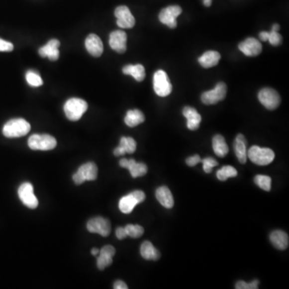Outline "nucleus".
<instances>
[{"label":"nucleus","instance_id":"nucleus-1","mask_svg":"<svg viewBox=\"0 0 289 289\" xmlns=\"http://www.w3.org/2000/svg\"><path fill=\"white\" fill-rule=\"evenodd\" d=\"M31 130V125L23 118L11 119L5 124L2 129L3 135L8 138L23 137Z\"/></svg>","mask_w":289,"mask_h":289},{"label":"nucleus","instance_id":"nucleus-2","mask_svg":"<svg viewBox=\"0 0 289 289\" xmlns=\"http://www.w3.org/2000/svg\"><path fill=\"white\" fill-rule=\"evenodd\" d=\"M87 109V102L81 98H70L69 100H67L64 106V111L66 117L70 121H77L82 118Z\"/></svg>","mask_w":289,"mask_h":289},{"label":"nucleus","instance_id":"nucleus-3","mask_svg":"<svg viewBox=\"0 0 289 289\" xmlns=\"http://www.w3.org/2000/svg\"><path fill=\"white\" fill-rule=\"evenodd\" d=\"M248 157L254 164L267 166L273 163L275 158V153L269 148L254 146L248 150Z\"/></svg>","mask_w":289,"mask_h":289},{"label":"nucleus","instance_id":"nucleus-4","mask_svg":"<svg viewBox=\"0 0 289 289\" xmlns=\"http://www.w3.org/2000/svg\"><path fill=\"white\" fill-rule=\"evenodd\" d=\"M56 144V138L48 134H34L28 139V146L33 150H53Z\"/></svg>","mask_w":289,"mask_h":289},{"label":"nucleus","instance_id":"nucleus-5","mask_svg":"<svg viewBox=\"0 0 289 289\" xmlns=\"http://www.w3.org/2000/svg\"><path fill=\"white\" fill-rule=\"evenodd\" d=\"M146 199V194L142 191H134L132 193L124 196L119 202V209L124 214H129L137 204L141 203Z\"/></svg>","mask_w":289,"mask_h":289},{"label":"nucleus","instance_id":"nucleus-6","mask_svg":"<svg viewBox=\"0 0 289 289\" xmlns=\"http://www.w3.org/2000/svg\"><path fill=\"white\" fill-rule=\"evenodd\" d=\"M154 90L158 96H167L172 92L171 85L168 75L163 70H158L154 75Z\"/></svg>","mask_w":289,"mask_h":289},{"label":"nucleus","instance_id":"nucleus-7","mask_svg":"<svg viewBox=\"0 0 289 289\" xmlns=\"http://www.w3.org/2000/svg\"><path fill=\"white\" fill-rule=\"evenodd\" d=\"M98 169L94 163L82 165L73 176V181L77 185H81L84 182L94 181L97 178Z\"/></svg>","mask_w":289,"mask_h":289},{"label":"nucleus","instance_id":"nucleus-8","mask_svg":"<svg viewBox=\"0 0 289 289\" xmlns=\"http://www.w3.org/2000/svg\"><path fill=\"white\" fill-rule=\"evenodd\" d=\"M259 100L265 108L274 110L279 107L281 98L277 90L272 88H264L259 92Z\"/></svg>","mask_w":289,"mask_h":289},{"label":"nucleus","instance_id":"nucleus-9","mask_svg":"<svg viewBox=\"0 0 289 289\" xmlns=\"http://www.w3.org/2000/svg\"><path fill=\"white\" fill-rule=\"evenodd\" d=\"M227 88L224 82H219L216 86L210 91L202 94L201 100L205 104H214L224 100L227 96Z\"/></svg>","mask_w":289,"mask_h":289},{"label":"nucleus","instance_id":"nucleus-10","mask_svg":"<svg viewBox=\"0 0 289 289\" xmlns=\"http://www.w3.org/2000/svg\"><path fill=\"white\" fill-rule=\"evenodd\" d=\"M183 12L181 6L178 5L169 6L163 8L159 13L158 18L161 23L166 24L170 28H175L177 27V18Z\"/></svg>","mask_w":289,"mask_h":289},{"label":"nucleus","instance_id":"nucleus-11","mask_svg":"<svg viewBox=\"0 0 289 289\" xmlns=\"http://www.w3.org/2000/svg\"><path fill=\"white\" fill-rule=\"evenodd\" d=\"M19 199L30 209H36L39 205L37 198L33 192V186L30 183H24L18 190Z\"/></svg>","mask_w":289,"mask_h":289},{"label":"nucleus","instance_id":"nucleus-12","mask_svg":"<svg viewBox=\"0 0 289 289\" xmlns=\"http://www.w3.org/2000/svg\"><path fill=\"white\" fill-rule=\"evenodd\" d=\"M87 229L91 233L100 234L106 237L111 232L110 222L103 217H96L88 222Z\"/></svg>","mask_w":289,"mask_h":289},{"label":"nucleus","instance_id":"nucleus-13","mask_svg":"<svg viewBox=\"0 0 289 289\" xmlns=\"http://www.w3.org/2000/svg\"><path fill=\"white\" fill-rule=\"evenodd\" d=\"M114 15L117 18V24L121 28H132L135 25V19L126 6H119L115 9Z\"/></svg>","mask_w":289,"mask_h":289},{"label":"nucleus","instance_id":"nucleus-14","mask_svg":"<svg viewBox=\"0 0 289 289\" xmlns=\"http://www.w3.org/2000/svg\"><path fill=\"white\" fill-rule=\"evenodd\" d=\"M127 35L121 30L112 31L109 36V45L117 53H124L127 49Z\"/></svg>","mask_w":289,"mask_h":289},{"label":"nucleus","instance_id":"nucleus-15","mask_svg":"<svg viewBox=\"0 0 289 289\" xmlns=\"http://www.w3.org/2000/svg\"><path fill=\"white\" fill-rule=\"evenodd\" d=\"M239 49L245 56H257L262 52V44L255 38H248L239 44Z\"/></svg>","mask_w":289,"mask_h":289},{"label":"nucleus","instance_id":"nucleus-16","mask_svg":"<svg viewBox=\"0 0 289 289\" xmlns=\"http://www.w3.org/2000/svg\"><path fill=\"white\" fill-rule=\"evenodd\" d=\"M120 166L123 168L128 169L133 178L142 177L146 175L148 171L146 164L142 163H136L134 159L128 160L126 158H122L120 161Z\"/></svg>","mask_w":289,"mask_h":289},{"label":"nucleus","instance_id":"nucleus-17","mask_svg":"<svg viewBox=\"0 0 289 289\" xmlns=\"http://www.w3.org/2000/svg\"><path fill=\"white\" fill-rule=\"evenodd\" d=\"M61 43L56 39H52L49 40L48 44L43 46L39 49V55L41 57H48L50 61H56L60 57L59 47Z\"/></svg>","mask_w":289,"mask_h":289},{"label":"nucleus","instance_id":"nucleus-18","mask_svg":"<svg viewBox=\"0 0 289 289\" xmlns=\"http://www.w3.org/2000/svg\"><path fill=\"white\" fill-rule=\"evenodd\" d=\"M86 48L89 53L94 57L101 56L104 50L103 43L100 38L95 34H90V36L86 38Z\"/></svg>","mask_w":289,"mask_h":289},{"label":"nucleus","instance_id":"nucleus-19","mask_svg":"<svg viewBox=\"0 0 289 289\" xmlns=\"http://www.w3.org/2000/svg\"><path fill=\"white\" fill-rule=\"evenodd\" d=\"M137 149V143L133 137H122L120 145L113 151L115 156H122L125 154H133Z\"/></svg>","mask_w":289,"mask_h":289},{"label":"nucleus","instance_id":"nucleus-20","mask_svg":"<svg viewBox=\"0 0 289 289\" xmlns=\"http://www.w3.org/2000/svg\"><path fill=\"white\" fill-rule=\"evenodd\" d=\"M247 145H248V142H247L245 137L241 133L238 134L237 137L235 138L234 148H235V155L241 164H245L247 159H248Z\"/></svg>","mask_w":289,"mask_h":289},{"label":"nucleus","instance_id":"nucleus-21","mask_svg":"<svg viewBox=\"0 0 289 289\" xmlns=\"http://www.w3.org/2000/svg\"><path fill=\"white\" fill-rule=\"evenodd\" d=\"M183 114L188 120V129H191V130H196L199 128L202 117L195 108L190 106L185 107L183 108Z\"/></svg>","mask_w":289,"mask_h":289},{"label":"nucleus","instance_id":"nucleus-22","mask_svg":"<svg viewBox=\"0 0 289 289\" xmlns=\"http://www.w3.org/2000/svg\"><path fill=\"white\" fill-rule=\"evenodd\" d=\"M271 243L275 248L279 250H285L289 247V235L285 231L277 230L270 235Z\"/></svg>","mask_w":289,"mask_h":289},{"label":"nucleus","instance_id":"nucleus-23","mask_svg":"<svg viewBox=\"0 0 289 289\" xmlns=\"http://www.w3.org/2000/svg\"><path fill=\"white\" fill-rule=\"evenodd\" d=\"M221 56L216 51H208L198 58V63L205 69L216 66L220 61Z\"/></svg>","mask_w":289,"mask_h":289},{"label":"nucleus","instance_id":"nucleus-24","mask_svg":"<svg viewBox=\"0 0 289 289\" xmlns=\"http://www.w3.org/2000/svg\"><path fill=\"white\" fill-rule=\"evenodd\" d=\"M156 198L164 207L171 209L174 206L175 201L173 198L172 193L167 187H161L156 191Z\"/></svg>","mask_w":289,"mask_h":289},{"label":"nucleus","instance_id":"nucleus-25","mask_svg":"<svg viewBox=\"0 0 289 289\" xmlns=\"http://www.w3.org/2000/svg\"><path fill=\"white\" fill-rule=\"evenodd\" d=\"M122 72L125 75L132 76L137 82H141L146 77V70L142 65H128L124 67Z\"/></svg>","mask_w":289,"mask_h":289},{"label":"nucleus","instance_id":"nucleus-26","mask_svg":"<svg viewBox=\"0 0 289 289\" xmlns=\"http://www.w3.org/2000/svg\"><path fill=\"white\" fill-rule=\"evenodd\" d=\"M213 150L214 154L219 158H224L228 154L229 149L224 137L220 134L214 136L212 141Z\"/></svg>","mask_w":289,"mask_h":289},{"label":"nucleus","instance_id":"nucleus-27","mask_svg":"<svg viewBox=\"0 0 289 289\" xmlns=\"http://www.w3.org/2000/svg\"><path fill=\"white\" fill-rule=\"evenodd\" d=\"M141 255L146 260H158L160 258V252L154 248L150 241H145L141 246Z\"/></svg>","mask_w":289,"mask_h":289},{"label":"nucleus","instance_id":"nucleus-28","mask_svg":"<svg viewBox=\"0 0 289 289\" xmlns=\"http://www.w3.org/2000/svg\"><path fill=\"white\" fill-rule=\"evenodd\" d=\"M145 121V115L139 109H133L127 112L125 122L129 127H135Z\"/></svg>","mask_w":289,"mask_h":289},{"label":"nucleus","instance_id":"nucleus-29","mask_svg":"<svg viewBox=\"0 0 289 289\" xmlns=\"http://www.w3.org/2000/svg\"><path fill=\"white\" fill-rule=\"evenodd\" d=\"M260 40L263 41H269L272 45L278 46L282 43V36L279 34L278 31H272L270 32L268 31H261L260 33Z\"/></svg>","mask_w":289,"mask_h":289},{"label":"nucleus","instance_id":"nucleus-30","mask_svg":"<svg viewBox=\"0 0 289 289\" xmlns=\"http://www.w3.org/2000/svg\"><path fill=\"white\" fill-rule=\"evenodd\" d=\"M237 171L231 166H225L223 168L217 171V178L220 181H226L229 178H234L237 176Z\"/></svg>","mask_w":289,"mask_h":289},{"label":"nucleus","instance_id":"nucleus-31","mask_svg":"<svg viewBox=\"0 0 289 289\" xmlns=\"http://www.w3.org/2000/svg\"><path fill=\"white\" fill-rule=\"evenodd\" d=\"M26 81L31 87H40L43 85V80L37 72L29 70L26 73Z\"/></svg>","mask_w":289,"mask_h":289},{"label":"nucleus","instance_id":"nucleus-32","mask_svg":"<svg viewBox=\"0 0 289 289\" xmlns=\"http://www.w3.org/2000/svg\"><path fill=\"white\" fill-rule=\"evenodd\" d=\"M255 183L259 188L265 192H270L272 188V179L267 175H256L254 179Z\"/></svg>","mask_w":289,"mask_h":289},{"label":"nucleus","instance_id":"nucleus-33","mask_svg":"<svg viewBox=\"0 0 289 289\" xmlns=\"http://www.w3.org/2000/svg\"><path fill=\"white\" fill-rule=\"evenodd\" d=\"M125 228L127 235L133 239L141 237L144 233V228L140 225L128 224Z\"/></svg>","mask_w":289,"mask_h":289},{"label":"nucleus","instance_id":"nucleus-34","mask_svg":"<svg viewBox=\"0 0 289 289\" xmlns=\"http://www.w3.org/2000/svg\"><path fill=\"white\" fill-rule=\"evenodd\" d=\"M99 254L100 255L98 256L96 265H97V268L100 270H104L105 268L112 264V256H108V255H105V254Z\"/></svg>","mask_w":289,"mask_h":289},{"label":"nucleus","instance_id":"nucleus-35","mask_svg":"<svg viewBox=\"0 0 289 289\" xmlns=\"http://www.w3.org/2000/svg\"><path fill=\"white\" fill-rule=\"evenodd\" d=\"M201 162L203 164V171L207 173V174L212 171L213 167L218 166V162L215 159H214V158H210V157L204 158Z\"/></svg>","mask_w":289,"mask_h":289},{"label":"nucleus","instance_id":"nucleus-36","mask_svg":"<svg viewBox=\"0 0 289 289\" xmlns=\"http://www.w3.org/2000/svg\"><path fill=\"white\" fill-rule=\"evenodd\" d=\"M258 280H254L251 283H246L244 281H238L235 285L236 289H257L259 288Z\"/></svg>","mask_w":289,"mask_h":289},{"label":"nucleus","instance_id":"nucleus-37","mask_svg":"<svg viewBox=\"0 0 289 289\" xmlns=\"http://www.w3.org/2000/svg\"><path fill=\"white\" fill-rule=\"evenodd\" d=\"M14 49V45L10 42L6 41L0 38V52H11Z\"/></svg>","mask_w":289,"mask_h":289},{"label":"nucleus","instance_id":"nucleus-38","mask_svg":"<svg viewBox=\"0 0 289 289\" xmlns=\"http://www.w3.org/2000/svg\"><path fill=\"white\" fill-rule=\"evenodd\" d=\"M201 161H202V159L200 158L199 155L195 154V155H193V156L188 158V159H187V161H186V163H187V164H188L189 167H194L196 165L201 163Z\"/></svg>","mask_w":289,"mask_h":289},{"label":"nucleus","instance_id":"nucleus-39","mask_svg":"<svg viewBox=\"0 0 289 289\" xmlns=\"http://www.w3.org/2000/svg\"><path fill=\"white\" fill-rule=\"evenodd\" d=\"M99 253L105 254V255H108V256H112V257H113L115 253H116V250H115V248H113L112 246L106 245L101 248V250H100Z\"/></svg>","mask_w":289,"mask_h":289},{"label":"nucleus","instance_id":"nucleus-40","mask_svg":"<svg viewBox=\"0 0 289 289\" xmlns=\"http://www.w3.org/2000/svg\"><path fill=\"white\" fill-rule=\"evenodd\" d=\"M116 236L118 239H124L128 236L125 227H117L116 230Z\"/></svg>","mask_w":289,"mask_h":289},{"label":"nucleus","instance_id":"nucleus-41","mask_svg":"<svg viewBox=\"0 0 289 289\" xmlns=\"http://www.w3.org/2000/svg\"><path fill=\"white\" fill-rule=\"evenodd\" d=\"M113 289H128V286H127L126 284H125V282H123L122 281H117L115 282L114 285H113Z\"/></svg>","mask_w":289,"mask_h":289},{"label":"nucleus","instance_id":"nucleus-42","mask_svg":"<svg viewBox=\"0 0 289 289\" xmlns=\"http://www.w3.org/2000/svg\"><path fill=\"white\" fill-rule=\"evenodd\" d=\"M99 252H100V250H98L97 248H93V249L91 250V253L93 254L94 256H96V255L99 254Z\"/></svg>","mask_w":289,"mask_h":289},{"label":"nucleus","instance_id":"nucleus-43","mask_svg":"<svg viewBox=\"0 0 289 289\" xmlns=\"http://www.w3.org/2000/svg\"><path fill=\"white\" fill-rule=\"evenodd\" d=\"M280 28H281V27H280L279 24L276 23V24H274V25L273 26V27H272V30L275 31H279Z\"/></svg>","mask_w":289,"mask_h":289},{"label":"nucleus","instance_id":"nucleus-44","mask_svg":"<svg viewBox=\"0 0 289 289\" xmlns=\"http://www.w3.org/2000/svg\"><path fill=\"white\" fill-rule=\"evenodd\" d=\"M203 3L206 6H210L212 3V0H203Z\"/></svg>","mask_w":289,"mask_h":289}]
</instances>
